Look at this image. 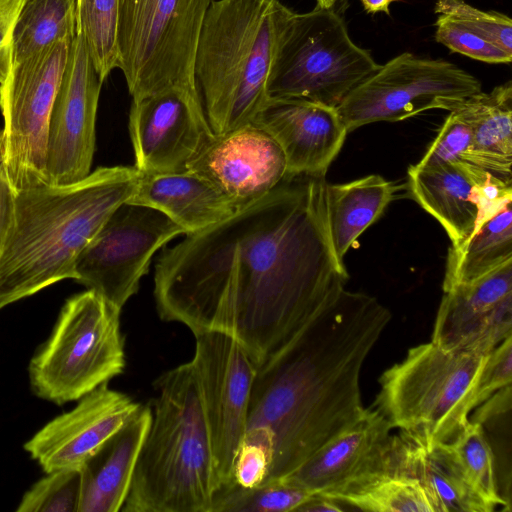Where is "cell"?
<instances>
[{
	"label": "cell",
	"mask_w": 512,
	"mask_h": 512,
	"mask_svg": "<svg viewBox=\"0 0 512 512\" xmlns=\"http://www.w3.org/2000/svg\"><path fill=\"white\" fill-rule=\"evenodd\" d=\"M102 83L83 36L76 32L49 118L45 167L48 184L76 183L91 173Z\"/></svg>",
	"instance_id": "5bb4252c"
},
{
	"label": "cell",
	"mask_w": 512,
	"mask_h": 512,
	"mask_svg": "<svg viewBox=\"0 0 512 512\" xmlns=\"http://www.w3.org/2000/svg\"><path fill=\"white\" fill-rule=\"evenodd\" d=\"M435 39L452 52L486 63H510L507 53L483 35L448 15L437 14Z\"/></svg>",
	"instance_id": "836d02e7"
},
{
	"label": "cell",
	"mask_w": 512,
	"mask_h": 512,
	"mask_svg": "<svg viewBox=\"0 0 512 512\" xmlns=\"http://www.w3.org/2000/svg\"><path fill=\"white\" fill-rule=\"evenodd\" d=\"M471 141L470 126L457 113L451 111L417 165L432 166L460 159L470 147Z\"/></svg>",
	"instance_id": "d590c367"
},
{
	"label": "cell",
	"mask_w": 512,
	"mask_h": 512,
	"mask_svg": "<svg viewBox=\"0 0 512 512\" xmlns=\"http://www.w3.org/2000/svg\"><path fill=\"white\" fill-rule=\"evenodd\" d=\"M330 499L363 511L435 512L423 486L400 473L385 472Z\"/></svg>",
	"instance_id": "f1b7e54d"
},
{
	"label": "cell",
	"mask_w": 512,
	"mask_h": 512,
	"mask_svg": "<svg viewBox=\"0 0 512 512\" xmlns=\"http://www.w3.org/2000/svg\"><path fill=\"white\" fill-rule=\"evenodd\" d=\"M292 12L279 0L211 3L196 49L194 75L213 135L251 123L269 99V73Z\"/></svg>",
	"instance_id": "5b68a950"
},
{
	"label": "cell",
	"mask_w": 512,
	"mask_h": 512,
	"mask_svg": "<svg viewBox=\"0 0 512 512\" xmlns=\"http://www.w3.org/2000/svg\"><path fill=\"white\" fill-rule=\"evenodd\" d=\"M338 501L315 494L312 498L302 504L296 512H323L342 511Z\"/></svg>",
	"instance_id": "7bdbcfd3"
},
{
	"label": "cell",
	"mask_w": 512,
	"mask_h": 512,
	"mask_svg": "<svg viewBox=\"0 0 512 512\" xmlns=\"http://www.w3.org/2000/svg\"><path fill=\"white\" fill-rule=\"evenodd\" d=\"M196 173L242 209L276 187L286 176V160L277 142L253 123L213 136L190 162Z\"/></svg>",
	"instance_id": "ac0fdd59"
},
{
	"label": "cell",
	"mask_w": 512,
	"mask_h": 512,
	"mask_svg": "<svg viewBox=\"0 0 512 512\" xmlns=\"http://www.w3.org/2000/svg\"><path fill=\"white\" fill-rule=\"evenodd\" d=\"M479 406L480 408L477 409L474 417L469 420L482 425L492 416L503 413L506 409L509 410L511 406V385L500 389Z\"/></svg>",
	"instance_id": "b9f144b4"
},
{
	"label": "cell",
	"mask_w": 512,
	"mask_h": 512,
	"mask_svg": "<svg viewBox=\"0 0 512 512\" xmlns=\"http://www.w3.org/2000/svg\"><path fill=\"white\" fill-rule=\"evenodd\" d=\"M81 468H64L47 473L22 497L17 512H78Z\"/></svg>",
	"instance_id": "d6a6232c"
},
{
	"label": "cell",
	"mask_w": 512,
	"mask_h": 512,
	"mask_svg": "<svg viewBox=\"0 0 512 512\" xmlns=\"http://www.w3.org/2000/svg\"><path fill=\"white\" fill-rule=\"evenodd\" d=\"M129 203L154 208L187 234L217 224L239 209L202 176L190 172L141 174Z\"/></svg>",
	"instance_id": "cb8c5ba5"
},
{
	"label": "cell",
	"mask_w": 512,
	"mask_h": 512,
	"mask_svg": "<svg viewBox=\"0 0 512 512\" xmlns=\"http://www.w3.org/2000/svg\"><path fill=\"white\" fill-rule=\"evenodd\" d=\"M104 383L42 427L24 449L46 472L81 468L140 406Z\"/></svg>",
	"instance_id": "e0dca14e"
},
{
	"label": "cell",
	"mask_w": 512,
	"mask_h": 512,
	"mask_svg": "<svg viewBox=\"0 0 512 512\" xmlns=\"http://www.w3.org/2000/svg\"><path fill=\"white\" fill-rule=\"evenodd\" d=\"M472 195L477 207L474 234L486 221L496 215L507 204L512 203V182H506L487 173L483 179L474 185Z\"/></svg>",
	"instance_id": "74e56055"
},
{
	"label": "cell",
	"mask_w": 512,
	"mask_h": 512,
	"mask_svg": "<svg viewBox=\"0 0 512 512\" xmlns=\"http://www.w3.org/2000/svg\"><path fill=\"white\" fill-rule=\"evenodd\" d=\"M120 312L91 289L70 297L49 339L30 361L34 394L62 405L123 373Z\"/></svg>",
	"instance_id": "52a82bcc"
},
{
	"label": "cell",
	"mask_w": 512,
	"mask_h": 512,
	"mask_svg": "<svg viewBox=\"0 0 512 512\" xmlns=\"http://www.w3.org/2000/svg\"><path fill=\"white\" fill-rule=\"evenodd\" d=\"M184 229L151 207L125 202L82 250L75 280L122 310L139 290L155 252Z\"/></svg>",
	"instance_id": "7c38bea8"
},
{
	"label": "cell",
	"mask_w": 512,
	"mask_h": 512,
	"mask_svg": "<svg viewBox=\"0 0 512 512\" xmlns=\"http://www.w3.org/2000/svg\"><path fill=\"white\" fill-rule=\"evenodd\" d=\"M391 318L377 298L344 288L257 367L242 441L271 453L264 482L290 474L364 414L360 373Z\"/></svg>",
	"instance_id": "7a4b0ae2"
},
{
	"label": "cell",
	"mask_w": 512,
	"mask_h": 512,
	"mask_svg": "<svg viewBox=\"0 0 512 512\" xmlns=\"http://www.w3.org/2000/svg\"><path fill=\"white\" fill-rule=\"evenodd\" d=\"M15 213V191L13 190L0 158V253L12 227Z\"/></svg>",
	"instance_id": "60d3db41"
},
{
	"label": "cell",
	"mask_w": 512,
	"mask_h": 512,
	"mask_svg": "<svg viewBox=\"0 0 512 512\" xmlns=\"http://www.w3.org/2000/svg\"><path fill=\"white\" fill-rule=\"evenodd\" d=\"M512 261V203L486 221L457 250L449 249L443 292L474 282Z\"/></svg>",
	"instance_id": "4316f807"
},
{
	"label": "cell",
	"mask_w": 512,
	"mask_h": 512,
	"mask_svg": "<svg viewBox=\"0 0 512 512\" xmlns=\"http://www.w3.org/2000/svg\"><path fill=\"white\" fill-rule=\"evenodd\" d=\"M152 408L140 405L81 467L78 512H117L126 500Z\"/></svg>",
	"instance_id": "603a6c76"
},
{
	"label": "cell",
	"mask_w": 512,
	"mask_h": 512,
	"mask_svg": "<svg viewBox=\"0 0 512 512\" xmlns=\"http://www.w3.org/2000/svg\"><path fill=\"white\" fill-rule=\"evenodd\" d=\"M489 173L462 159L408 168V190L418 204L444 228L452 245L461 248L471 237L477 219L474 185Z\"/></svg>",
	"instance_id": "7402d4cb"
},
{
	"label": "cell",
	"mask_w": 512,
	"mask_h": 512,
	"mask_svg": "<svg viewBox=\"0 0 512 512\" xmlns=\"http://www.w3.org/2000/svg\"><path fill=\"white\" fill-rule=\"evenodd\" d=\"M338 0H316L317 7L321 8H331L334 7Z\"/></svg>",
	"instance_id": "f6af8a7d"
},
{
	"label": "cell",
	"mask_w": 512,
	"mask_h": 512,
	"mask_svg": "<svg viewBox=\"0 0 512 512\" xmlns=\"http://www.w3.org/2000/svg\"><path fill=\"white\" fill-rule=\"evenodd\" d=\"M128 128L141 174L187 171L214 136L199 92L182 88L132 98Z\"/></svg>",
	"instance_id": "9a60e30c"
},
{
	"label": "cell",
	"mask_w": 512,
	"mask_h": 512,
	"mask_svg": "<svg viewBox=\"0 0 512 512\" xmlns=\"http://www.w3.org/2000/svg\"><path fill=\"white\" fill-rule=\"evenodd\" d=\"M314 495L283 478L253 488H244L232 482L215 492L210 512L296 511Z\"/></svg>",
	"instance_id": "4dcf8cb0"
},
{
	"label": "cell",
	"mask_w": 512,
	"mask_h": 512,
	"mask_svg": "<svg viewBox=\"0 0 512 512\" xmlns=\"http://www.w3.org/2000/svg\"><path fill=\"white\" fill-rule=\"evenodd\" d=\"M512 335L498 344L486 357L474 396L475 409L494 393L511 385Z\"/></svg>",
	"instance_id": "8d00e7d4"
},
{
	"label": "cell",
	"mask_w": 512,
	"mask_h": 512,
	"mask_svg": "<svg viewBox=\"0 0 512 512\" xmlns=\"http://www.w3.org/2000/svg\"><path fill=\"white\" fill-rule=\"evenodd\" d=\"M21 4L22 0H0V84L13 64V31Z\"/></svg>",
	"instance_id": "ab89813d"
},
{
	"label": "cell",
	"mask_w": 512,
	"mask_h": 512,
	"mask_svg": "<svg viewBox=\"0 0 512 512\" xmlns=\"http://www.w3.org/2000/svg\"><path fill=\"white\" fill-rule=\"evenodd\" d=\"M392 428L378 409L366 408L352 426L283 479L324 497L356 487L387 472Z\"/></svg>",
	"instance_id": "d6986e66"
},
{
	"label": "cell",
	"mask_w": 512,
	"mask_h": 512,
	"mask_svg": "<svg viewBox=\"0 0 512 512\" xmlns=\"http://www.w3.org/2000/svg\"><path fill=\"white\" fill-rule=\"evenodd\" d=\"M512 335V261L444 291L431 341L453 352L489 354Z\"/></svg>",
	"instance_id": "2e32d148"
},
{
	"label": "cell",
	"mask_w": 512,
	"mask_h": 512,
	"mask_svg": "<svg viewBox=\"0 0 512 512\" xmlns=\"http://www.w3.org/2000/svg\"><path fill=\"white\" fill-rule=\"evenodd\" d=\"M72 40L57 41L13 63L0 84V158L15 193L48 184L49 118Z\"/></svg>",
	"instance_id": "30bf717a"
},
{
	"label": "cell",
	"mask_w": 512,
	"mask_h": 512,
	"mask_svg": "<svg viewBox=\"0 0 512 512\" xmlns=\"http://www.w3.org/2000/svg\"><path fill=\"white\" fill-rule=\"evenodd\" d=\"M380 66L352 41L333 7L292 12L276 47L267 94L337 108Z\"/></svg>",
	"instance_id": "ba28073f"
},
{
	"label": "cell",
	"mask_w": 512,
	"mask_h": 512,
	"mask_svg": "<svg viewBox=\"0 0 512 512\" xmlns=\"http://www.w3.org/2000/svg\"><path fill=\"white\" fill-rule=\"evenodd\" d=\"M154 387V413L121 511L210 512L219 482L192 362L166 371Z\"/></svg>",
	"instance_id": "277c9868"
},
{
	"label": "cell",
	"mask_w": 512,
	"mask_h": 512,
	"mask_svg": "<svg viewBox=\"0 0 512 512\" xmlns=\"http://www.w3.org/2000/svg\"><path fill=\"white\" fill-rule=\"evenodd\" d=\"M481 91V82L457 65L405 52L381 65L336 110L351 132L366 124L401 121L430 109L450 112Z\"/></svg>",
	"instance_id": "8fae6325"
},
{
	"label": "cell",
	"mask_w": 512,
	"mask_h": 512,
	"mask_svg": "<svg viewBox=\"0 0 512 512\" xmlns=\"http://www.w3.org/2000/svg\"><path fill=\"white\" fill-rule=\"evenodd\" d=\"M271 453L263 446L242 441L233 468L234 482L244 488L262 484L270 469Z\"/></svg>",
	"instance_id": "f35d334b"
},
{
	"label": "cell",
	"mask_w": 512,
	"mask_h": 512,
	"mask_svg": "<svg viewBox=\"0 0 512 512\" xmlns=\"http://www.w3.org/2000/svg\"><path fill=\"white\" fill-rule=\"evenodd\" d=\"M76 35V0H22L13 31V63Z\"/></svg>",
	"instance_id": "83f0119b"
},
{
	"label": "cell",
	"mask_w": 512,
	"mask_h": 512,
	"mask_svg": "<svg viewBox=\"0 0 512 512\" xmlns=\"http://www.w3.org/2000/svg\"><path fill=\"white\" fill-rule=\"evenodd\" d=\"M449 445L469 482L482 499L493 510L498 506L508 505L498 490L494 455L485 437L483 425L469 420Z\"/></svg>",
	"instance_id": "1f68e13d"
},
{
	"label": "cell",
	"mask_w": 512,
	"mask_h": 512,
	"mask_svg": "<svg viewBox=\"0 0 512 512\" xmlns=\"http://www.w3.org/2000/svg\"><path fill=\"white\" fill-rule=\"evenodd\" d=\"M325 176L286 175L227 219L187 234L158 258L163 321L233 337L259 367L348 279L329 240Z\"/></svg>",
	"instance_id": "6da1fadb"
},
{
	"label": "cell",
	"mask_w": 512,
	"mask_h": 512,
	"mask_svg": "<svg viewBox=\"0 0 512 512\" xmlns=\"http://www.w3.org/2000/svg\"><path fill=\"white\" fill-rule=\"evenodd\" d=\"M436 14L448 15L512 54V21L499 12L482 11L462 0H436Z\"/></svg>",
	"instance_id": "e575fe53"
},
{
	"label": "cell",
	"mask_w": 512,
	"mask_h": 512,
	"mask_svg": "<svg viewBox=\"0 0 512 512\" xmlns=\"http://www.w3.org/2000/svg\"><path fill=\"white\" fill-rule=\"evenodd\" d=\"M388 470L417 480L435 512H492L466 477L449 444L426 446L400 431L393 435Z\"/></svg>",
	"instance_id": "44dd1931"
},
{
	"label": "cell",
	"mask_w": 512,
	"mask_h": 512,
	"mask_svg": "<svg viewBox=\"0 0 512 512\" xmlns=\"http://www.w3.org/2000/svg\"><path fill=\"white\" fill-rule=\"evenodd\" d=\"M395 182L380 175H369L348 183L325 185L326 224L336 259L344 256L356 239L382 215L388 204L399 197Z\"/></svg>",
	"instance_id": "484cf974"
},
{
	"label": "cell",
	"mask_w": 512,
	"mask_h": 512,
	"mask_svg": "<svg viewBox=\"0 0 512 512\" xmlns=\"http://www.w3.org/2000/svg\"><path fill=\"white\" fill-rule=\"evenodd\" d=\"M399 0H361L365 10L368 13L385 12L387 15L390 14L389 6L391 3Z\"/></svg>",
	"instance_id": "ee69618b"
},
{
	"label": "cell",
	"mask_w": 512,
	"mask_h": 512,
	"mask_svg": "<svg viewBox=\"0 0 512 512\" xmlns=\"http://www.w3.org/2000/svg\"><path fill=\"white\" fill-rule=\"evenodd\" d=\"M133 166L99 167L68 185L15 193L12 227L0 253V309L64 279L109 216L135 192Z\"/></svg>",
	"instance_id": "3957f363"
},
{
	"label": "cell",
	"mask_w": 512,
	"mask_h": 512,
	"mask_svg": "<svg viewBox=\"0 0 512 512\" xmlns=\"http://www.w3.org/2000/svg\"><path fill=\"white\" fill-rule=\"evenodd\" d=\"M452 111L472 131L470 147L460 159L512 182V82L476 93Z\"/></svg>",
	"instance_id": "d4e9b609"
},
{
	"label": "cell",
	"mask_w": 512,
	"mask_h": 512,
	"mask_svg": "<svg viewBox=\"0 0 512 512\" xmlns=\"http://www.w3.org/2000/svg\"><path fill=\"white\" fill-rule=\"evenodd\" d=\"M487 355L448 351L432 341L414 346L383 372L374 406L393 428L424 445L449 444L475 409L476 385Z\"/></svg>",
	"instance_id": "8992f818"
},
{
	"label": "cell",
	"mask_w": 512,
	"mask_h": 512,
	"mask_svg": "<svg viewBox=\"0 0 512 512\" xmlns=\"http://www.w3.org/2000/svg\"><path fill=\"white\" fill-rule=\"evenodd\" d=\"M251 123L280 146L286 175L325 176L348 133L336 108L294 98H269Z\"/></svg>",
	"instance_id": "ffe728a7"
},
{
	"label": "cell",
	"mask_w": 512,
	"mask_h": 512,
	"mask_svg": "<svg viewBox=\"0 0 512 512\" xmlns=\"http://www.w3.org/2000/svg\"><path fill=\"white\" fill-rule=\"evenodd\" d=\"M214 0H120L119 68L132 98L173 88L198 91L195 54Z\"/></svg>",
	"instance_id": "9c48e42d"
},
{
	"label": "cell",
	"mask_w": 512,
	"mask_h": 512,
	"mask_svg": "<svg viewBox=\"0 0 512 512\" xmlns=\"http://www.w3.org/2000/svg\"><path fill=\"white\" fill-rule=\"evenodd\" d=\"M0 135H1V131H0Z\"/></svg>",
	"instance_id": "bcb514c9"
},
{
	"label": "cell",
	"mask_w": 512,
	"mask_h": 512,
	"mask_svg": "<svg viewBox=\"0 0 512 512\" xmlns=\"http://www.w3.org/2000/svg\"><path fill=\"white\" fill-rule=\"evenodd\" d=\"M192 364L197 376L219 488L234 482L235 459L246 430L257 366L231 336L199 331Z\"/></svg>",
	"instance_id": "4fadbf2b"
},
{
	"label": "cell",
	"mask_w": 512,
	"mask_h": 512,
	"mask_svg": "<svg viewBox=\"0 0 512 512\" xmlns=\"http://www.w3.org/2000/svg\"><path fill=\"white\" fill-rule=\"evenodd\" d=\"M119 2L120 0H76V32L83 36L103 82L118 64Z\"/></svg>",
	"instance_id": "f546056e"
}]
</instances>
